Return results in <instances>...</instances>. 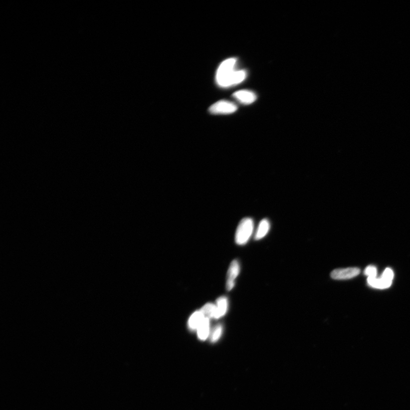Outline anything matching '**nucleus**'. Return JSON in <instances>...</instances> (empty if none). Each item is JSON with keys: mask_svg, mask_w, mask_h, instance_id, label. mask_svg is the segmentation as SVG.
<instances>
[{"mask_svg": "<svg viewBox=\"0 0 410 410\" xmlns=\"http://www.w3.org/2000/svg\"><path fill=\"white\" fill-rule=\"evenodd\" d=\"M236 59L228 58L220 64L216 73V81L220 87H228L236 85L246 77V72L244 70L236 71L235 67Z\"/></svg>", "mask_w": 410, "mask_h": 410, "instance_id": "nucleus-1", "label": "nucleus"}, {"mask_svg": "<svg viewBox=\"0 0 410 410\" xmlns=\"http://www.w3.org/2000/svg\"><path fill=\"white\" fill-rule=\"evenodd\" d=\"M254 221L251 218H246L241 220L235 233L236 243L240 246L246 244L254 231Z\"/></svg>", "mask_w": 410, "mask_h": 410, "instance_id": "nucleus-2", "label": "nucleus"}, {"mask_svg": "<svg viewBox=\"0 0 410 410\" xmlns=\"http://www.w3.org/2000/svg\"><path fill=\"white\" fill-rule=\"evenodd\" d=\"M234 103L227 100H220L209 108V112L212 114H230L237 110Z\"/></svg>", "mask_w": 410, "mask_h": 410, "instance_id": "nucleus-3", "label": "nucleus"}, {"mask_svg": "<svg viewBox=\"0 0 410 410\" xmlns=\"http://www.w3.org/2000/svg\"><path fill=\"white\" fill-rule=\"evenodd\" d=\"M360 273V270L359 268H339L333 270L331 273V276L335 280H347L356 277Z\"/></svg>", "mask_w": 410, "mask_h": 410, "instance_id": "nucleus-4", "label": "nucleus"}, {"mask_svg": "<svg viewBox=\"0 0 410 410\" xmlns=\"http://www.w3.org/2000/svg\"><path fill=\"white\" fill-rule=\"evenodd\" d=\"M240 272V265L237 260H233L229 267L227 273L226 288L231 291L234 287L235 280Z\"/></svg>", "mask_w": 410, "mask_h": 410, "instance_id": "nucleus-5", "label": "nucleus"}, {"mask_svg": "<svg viewBox=\"0 0 410 410\" xmlns=\"http://www.w3.org/2000/svg\"><path fill=\"white\" fill-rule=\"evenodd\" d=\"M233 97L241 103L250 104L254 103L256 99V95L251 91L240 90L234 92Z\"/></svg>", "mask_w": 410, "mask_h": 410, "instance_id": "nucleus-6", "label": "nucleus"}, {"mask_svg": "<svg viewBox=\"0 0 410 410\" xmlns=\"http://www.w3.org/2000/svg\"><path fill=\"white\" fill-rule=\"evenodd\" d=\"M206 317L201 311H196L193 313L188 321V328L192 331H198Z\"/></svg>", "mask_w": 410, "mask_h": 410, "instance_id": "nucleus-7", "label": "nucleus"}, {"mask_svg": "<svg viewBox=\"0 0 410 410\" xmlns=\"http://www.w3.org/2000/svg\"><path fill=\"white\" fill-rule=\"evenodd\" d=\"M216 314L215 319L223 317L227 312L228 299L226 297L221 296L216 301Z\"/></svg>", "mask_w": 410, "mask_h": 410, "instance_id": "nucleus-8", "label": "nucleus"}, {"mask_svg": "<svg viewBox=\"0 0 410 410\" xmlns=\"http://www.w3.org/2000/svg\"><path fill=\"white\" fill-rule=\"evenodd\" d=\"M197 332H198V336L200 340H206L210 334V319L206 317L203 323L201 324Z\"/></svg>", "mask_w": 410, "mask_h": 410, "instance_id": "nucleus-9", "label": "nucleus"}, {"mask_svg": "<svg viewBox=\"0 0 410 410\" xmlns=\"http://www.w3.org/2000/svg\"><path fill=\"white\" fill-rule=\"evenodd\" d=\"M270 228V223L266 219L261 220L256 232L255 239L259 240L262 239L268 234Z\"/></svg>", "mask_w": 410, "mask_h": 410, "instance_id": "nucleus-10", "label": "nucleus"}, {"mask_svg": "<svg viewBox=\"0 0 410 410\" xmlns=\"http://www.w3.org/2000/svg\"><path fill=\"white\" fill-rule=\"evenodd\" d=\"M368 283L370 286L373 288L384 289L389 288L391 286L392 283L386 281L382 277H368Z\"/></svg>", "mask_w": 410, "mask_h": 410, "instance_id": "nucleus-11", "label": "nucleus"}, {"mask_svg": "<svg viewBox=\"0 0 410 410\" xmlns=\"http://www.w3.org/2000/svg\"><path fill=\"white\" fill-rule=\"evenodd\" d=\"M200 311L203 312L207 318L215 319L216 314V305L215 304L212 303L205 304Z\"/></svg>", "mask_w": 410, "mask_h": 410, "instance_id": "nucleus-12", "label": "nucleus"}, {"mask_svg": "<svg viewBox=\"0 0 410 410\" xmlns=\"http://www.w3.org/2000/svg\"><path fill=\"white\" fill-rule=\"evenodd\" d=\"M223 332V327L221 324L216 325V326L213 328L212 331L210 332V340L211 343H214L218 341L222 336Z\"/></svg>", "mask_w": 410, "mask_h": 410, "instance_id": "nucleus-13", "label": "nucleus"}, {"mask_svg": "<svg viewBox=\"0 0 410 410\" xmlns=\"http://www.w3.org/2000/svg\"><path fill=\"white\" fill-rule=\"evenodd\" d=\"M381 277L386 281H389V282L392 283L394 278V272L391 268H386Z\"/></svg>", "mask_w": 410, "mask_h": 410, "instance_id": "nucleus-14", "label": "nucleus"}, {"mask_svg": "<svg viewBox=\"0 0 410 410\" xmlns=\"http://www.w3.org/2000/svg\"><path fill=\"white\" fill-rule=\"evenodd\" d=\"M377 273V268L374 266H369L366 268L365 270V274L368 277H376Z\"/></svg>", "mask_w": 410, "mask_h": 410, "instance_id": "nucleus-15", "label": "nucleus"}]
</instances>
